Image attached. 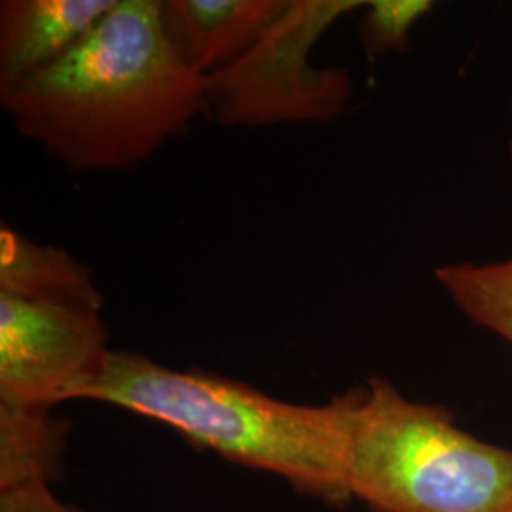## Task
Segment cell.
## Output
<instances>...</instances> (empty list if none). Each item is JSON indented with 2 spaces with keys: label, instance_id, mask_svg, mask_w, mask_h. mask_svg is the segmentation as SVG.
<instances>
[{
  "label": "cell",
  "instance_id": "5",
  "mask_svg": "<svg viewBox=\"0 0 512 512\" xmlns=\"http://www.w3.org/2000/svg\"><path fill=\"white\" fill-rule=\"evenodd\" d=\"M109 351L99 311L0 293V406L52 410L74 401Z\"/></svg>",
  "mask_w": 512,
  "mask_h": 512
},
{
  "label": "cell",
  "instance_id": "9",
  "mask_svg": "<svg viewBox=\"0 0 512 512\" xmlns=\"http://www.w3.org/2000/svg\"><path fill=\"white\" fill-rule=\"evenodd\" d=\"M435 281L469 321L512 348V256L497 262H452L435 268Z\"/></svg>",
  "mask_w": 512,
  "mask_h": 512
},
{
  "label": "cell",
  "instance_id": "3",
  "mask_svg": "<svg viewBox=\"0 0 512 512\" xmlns=\"http://www.w3.org/2000/svg\"><path fill=\"white\" fill-rule=\"evenodd\" d=\"M348 488L374 512H512V450L370 378L355 406Z\"/></svg>",
  "mask_w": 512,
  "mask_h": 512
},
{
  "label": "cell",
  "instance_id": "10",
  "mask_svg": "<svg viewBox=\"0 0 512 512\" xmlns=\"http://www.w3.org/2000/svg\"><path fill=\"white\" fill-rule=\"evenodd\" d=\"M69 425L52 410L0 406V484L29 476L52 482L65 450Z\"/></svg>",
  "mask_w": 512,
  "mask_h": 512
},
{
  "label": "cell",
  "instance_id": "2",
  "mask_svg": "<svg viewBox=\"0 0 512 512\" xmlns=\"http://www.w3.org/2000/svg\"><path fill=\"white\" fill-rule=\"evenodd\" d=\"M359 387L325 404L274 399L205 370H175L110 349L74 401L112 404L160 421L194 446L285 478L294 492L346 505L349 442Z\"/></svg>",
  "mask_w": 512,
  "mask_h": 512
},
{
  "label": "cell",
  "instance_id": "12",
  "mask_svg": "<svg viewBox=\"0 0 512 512\" xmlns=\"http://www.w3.org/2000/svg\"><path fill=\"white\" fill-rule=\"evenodd\" d=\"M0 512H84L61 503L44 476L0 484Z\"/></svg>",
  "mask_w": 512,
  "mask_h": 512
},
{
  "label": "cell",
  "instance_id": "13",
  "mask_svg": "<svg viewBox=\"0 0 512 512\" xmlns=\"http://www.w3.org/2000/svg\"><path fill=\"white\" fill-rule=\"evenodd\" d=\"M509 152H511V158H512V139H511V145H509Z\"/></svg>",
  "mask_w": 512,
  "mask_h": 512
},
{
  "label": "cell",
  "instance_id": "4",
  "mask_svg": "<svg viewBox=\"0 0 512 512\" xmlns=\"http://www.w3.org/2000/svg\"><path fill=\"white\" fill-rule=\"evenodd\" d=\"M365 0H289L281 18L236 63L205 76V116L220 126L329 122L353 95L342 67H315L321 35Z\"/></svg>",
  "mask_w": 512,
  "mask_h": 512
},
{
  "label": "cell",
  "instance_id": "7",
  "mask_svg": "<svg viewBox=\"0 0 512 512\" xmlns=\"http://www.w3.org/2000/svg\"><path fill=\"white\" fill-rule=\"evenodd\" d=\"M118 0L0 2V86L42 73L92 33Z\"/></svg>",
  "mask_w": 512,
  "mask_h": 512
},
{
  "label": "cell",
  "instance_id": "11",
  "mask_svg": "<svg viewBox=\"0 0 512 512\" xmlns=\"http://www.w3.org/2000/svg\"><path fill=\"white\" fill-rule=\"evenodd\" d=\"M433 10L429 0H370L359 21V38L370 57L404 54L412 27Z\"/></svg>",
  "mask_w": 512,
  "mask_h": 512
},
{
  "label": "cell",
  "instance_id": "1",
  "mask_svg": "<svg viewBox=\"0 0 512 512\" xmlns=\"http://www.w3.org/2000/svg\"><path fill=\"white\" fill-rule=\"evenodd\" d=\"M158 0H118L71 54L0 86L23 137L71 171H128L205 116V76L169 42Z\"/></svg>",
  "mask_w": 512,
  "mask_h": 512
},
{
  "label": "cell",
  "instance_id": "8",
  "mask_svg": "<svg viewBox=\"0 0 512 512\" xmlns=\"http://www.w3.org/2000/svg\"><path fill=\"white\" fill-rule=\"evenodd\" d=\"M0 293L73 310H103L92 270L71 253L0 226Z\"/></svg>",
  "mask_w": 512,
  "mask_h": 512
},
{
  "label": "cell",
  "instance_id": "6",
  "mask_svg": "<svg viewBox=\"0 0 512 512\" xmlns=\"http://www.w3.org/2000/svg\"><path fill=\"white\" fill-rule=\"evenodd\" d=\"M287 6L289 0H164L160 12L175 52L211 76L247 54Z\"/></svg>",
  "mask_w": 512,
  "mask_h": 512
}]
</instances>
